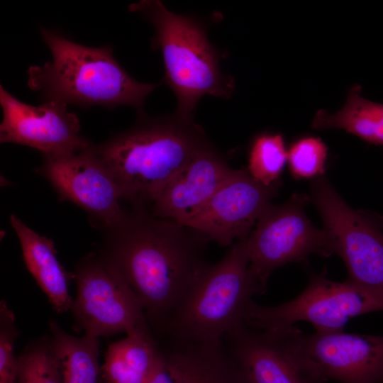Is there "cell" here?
<instances>
[{
    "mask_svg": "<svg viewBox=\"0 0 383 383\" xmlns=\"http://www.w3.org/2000/svg\"><path fill=\"white\" fill-rule=\"evenodd\" d=\"M209 241L197 229L132 206L105 231L97 252L135 293L157 337L209 264L205 258Z\"/></svg>",
    "mask_w": 383,
    "mask_h": 383,
    "instance_id": "obj_1",
    "label": "cell"
},
{
    "mask_svg": "<svg viewBox=\"0 0 383 383\" xmlns=\"http://www.w3.org/2000/svg\"><path fill=\"white\" fill-rule=\"evenodd\" d=\"M204 128L174 113H139L128 129L94 148L111 172L123 201L146 207L207 143Z\"/></svg>",
    "mask_w": 383,
    "mask_h": 383,
    "instance_id": "obj_2",
    "label": "cell"
},
{
    "mask_svg": "<svg viewBox=\"0 0 383 383\" xmlns=\"http://www.w3.org/2000/svg\"><path fill=\"white\" fill-rule=\"evenodd\" d=\"M52 58L28 70L29 88L43 101H55L84 108L131 106L143 113L147 96L161 84L133 79L115 59L110 45L89 47L60 31L40 27Z\"/></svg>",
    "mask_w": 383,
    "mask_h": 383,
    "instance_id": "obj_3",
    "label": "cell"
},
{
    "mask_svg": "<svg viewBox=\"0 0 383 383\" xmlns=\"http://www.w3.org/2000/svg\"><path fill=\"white\" fill-rule=\"evenodd\" d=\"M128 9L142 15L155 28L151 48L161 52L163 82L177 99L175 115L193 121V112L204 95L231 97L234 79L221 72L220 53L209 40L202 22L172 13L158 0H142Z\"/></svg>",
    "mask_w": 383,
    "mask_h": 383,
    "instance_id": "obj_4",
    "label": "cell"
},
{
    "mask_svg": "<svg viewBox=\"0 0 383 383\" xmlns=\"http://www.w3.org/2000/svg\"><path fill=\"white\" fill-rule=\"evenodd\" d=\"M248 236L209 264L168 318L157 340L219 341L243 325L252 297L263 294L249 269Z\"/></svg>",
    "mask_w": 383,
    "mask_h": 383,
    "instance_id": "obj_5",
    "label": "cell"
},
{
    "mask_svg": "<svg viewBox=\"0 0 383 383\" xmlns=\"http://www.w3.org/2000/svg\"><path fill=\"white\" fill-rule=\"evenodd\" d=\"M378 311H383V289L348 279L332 281L321 272L312 274L305 289L289 301L267 306L250 301L243 325L273 331L306 321L316 332L326 333L343 331L351 318Z\"/></svg>",
    "mask_w": 383,
    "mask_h": 383,
    "instance_id": "obj_6",
    "label": "cell"
},
{
    "mask_svg": "<svg viewBox=\"0 0 383 383\" xmlns=\"http://www.w3.org/2000/svg\"><path fill=\"white\" fill-rule=\"evenodd\" d=\"M269 331L311 383H383V335L306 333L294 326Z\"/></svg>",
    "mask_w": 383,
    "mask_h": 383,
    "instance_id": "obj_7",
    "label": "cell"
},
{
    "mask_svg": "<svg viewBox=\"0 0 383 383\" xmlns=\"http://www.w3.org/2000/svg\"><path fill=\"white\" fill-rule=\"evenodd\" d=\"M310 201L309 195L294 193L282 204H270L248 236L249 269L263 294L276 269L305 263L311 255L335 254L330 233L314 226L306 214Z\"/></svg>",
    "mask_w": 383,
    "mask_h": 383,
    "instance_id": "obj_8",
    "label": "cell"
},
{
    "mask_svg": "<svg viewBox=\"0 0 383 383\" xmlns=\"http://www.w3.org/2000/svg\"><path fill=\"white\" fill-rule=\"evenodd\" d=\"M73 274L77 292L70 310L77 331L99 338L150 329L135 293L98 252L84 256Z\"/></svg>",
    "mask_w": 383,
    "mask_h": 383,
    "instance_id": "obj_9",
    "label": "cell"
},
{
    "mask_svg": "<svg viewBox=\"0 0 383 383\" xmlns=\"http://www.w3.org/2000/svg\"><path fill=\"white\" fill-rule=\"evenodd\" d=\"M309 196L346 266L348 279L383 289V217L351 208L324 174L311 179Z\"/></svg>",
    "mask_w": 383,
    "mask_h": 383,
    "instance_id": "obj_10",
    "label": "cell"
},
{
    "mask_svg": "<svg viewBox=\"0 0 383 383\" xmlns=\"http://www.w3.org/2000/svg\"><path fill=\"white\" fill-rule=\"evenodd\" d=\"M43 156L36 172L50 183L61 200L84 210L94 225L104 231L120 220L124 211L121 192L93 143Z\"/></svg>",
    "mask_w": 383,
    "mask_h": 383,
    "instance_id": "obj_11",
    "label": "cell"
},
{
    "mask_svg": "<svg viewBox=\"0 0 383 383\" xmlns=\"http://www.w3.org/2000/svg\"><path fill=\"white\" fill-rule=\"evenodd\" d=\"M280 186L279 181L263 184L247 168L235 170L208 201L179 223L203 232L210 241L221 246L232 245L235 240L250 235L261 213L277 196Z\"/></svg>",
    "mask_w": 383,
    "mask_h": 383,
    "instance_id": "obj_12",
    "label": "cell"
},
{
    "mask_svg": "<svg viewBox=\"0 0 383 383\" xmlns=\"http://www.w3.org/2000/svg\"><path fill=\"white\" fill-rule=\"evenodd\" d=\"M0 104L3 113L1 143L28 146L43 155L72 151L92 143L80 134L79 120L65 104L49 101L32 106L1 85Z\"/></svg>",
    "mask_w": 383,
    "mask_h": 383,
    "instance_id": "obj_13",
    "label": "cell"
},
{
    "mask_svg": "<svg viewBox=\"0 0 383 383\" xmlns=\"http://www.w3.org/2000/svg\"><path fill=\"white\" fill-rule=\"evenodd\" d=\"M235 172L209 141L167 184L150 211L154 216L181 222L208 201Z\"/></svg>",
    "mask_w": 383,
    "mask_h": 383,
    "instance_id": "obj_14",
    "label": "cell"
},
{
    "mask_svg": "<svg viewBox=\"0 0 383 383\" xmlns=\"http://www.w3.org/2000/svg\"><path fill=\"white\" fill-rule=\"evenodd\" d=\"M222 341L243 383H311L271 331L241 325Z\"/></svg>",
    "mask_w": 383,
    "mask_h": 383,
    "instance_id": "obj_15",
    "label": "cell"
},
{
    "mask_svg": "<svg viewBox=\"0 0 383 383\" xmlns=\"http://www.w3.org/2000/svg\"><path fill=\"white\" fill-rule=\"evenodd\" d=\"M159 345L173 383H243L222 340L162 339Z\"/></svg>",
    "mask_w": 383,
    "mask_h": 383,
    "instance_id": "obj_16",
    "label": "cell"
},
{
    "mask_svg": "<svg viewBox=\"0 0 383 383\" xmlns=\"http://www.w3.org/2000/svg\"><path fill=\"white\" fill-rule=\"evenodd\" d=\"M21 247L26 266L58 313L71 309L73 300L69 293L70 278L57 258L54 242L39 235L14 214L9 217Z\"/></svg>",
    "mask_w": 383,
    "mask_h": 383,
    "instance_id": "obj_17",
    "label": "cell"
},
{
    "mask_svg": "<svg viewBox=\"0 0 383 383\" xmlns=\"http://www.w3.org/2000/svg\"><path fill=\"white\" fill-rule=\"evenodd\" d=\"M160 354L150 329L127 334L109 345L101 367L106 383H144Z\"/></svg>",
    "mask_w": 383,
    "mask_h": 383,
    "instance_id": "obj_18",
    "label": "cell"
},
{
    "mask_svg": "<svg viewBox=\"0 0 383 383\" xmlns=\"http://www.w3.org/2000/svg\"><path fill=\"white\" fill-rule=\"evenodd\" d=\"M361 90L358 84L352 87L344 106L334 113L318 110L312 128L343 129L369 143L383 147V104L362 96Z\"/></svg>",
    "mask_w": 383,
    "mask_h": 383,
    "instance_id": "obj_19",
    "label": "cell"
},
{
    "mask_svg": "<svg viewBox=\"0 0 383 383\" xmlns=\"http://www.w3.org/2000/svg\"><path fill=\"white\" fill-rule=\"evenodd\" d=\"M49 327L61 361L63 383H102L99 338L74 336L55 320H50Z\"/></svg>",
    "mask_w": 383,
    "mask_h": 383,
    "instance_id": "obj_20",
    "label": "cell"
},
{
    "mask_svg": "<svg viewBox=\"0 0 383 383\" xmlns=\"http://www.w3.org/2000/svg\"><path fill=\"white\" fill-rule=\"evenodd\" d=\"M18 362L16 383H63L61 361L51 335L27 344Z\"/></svg>",
    "mask_w": 383,
    "mask_h": 383,
    "instance_id": "obj_21",
    "label": "cell"
},
{
    "mask_svg": "<svg viewBox=\"0 0 383 383\" xmlns=\"http://www.w3.org/2000/svg\"><path fill=\"white\" fill-rule=\"evenodd\" d=\"M287 162V151L281 134L262 133L253 140L248 171L257 181L270 185L279 181Z\"/></svg>",
    "mask_w": 383,
    "mask_h": 383,
    "instance_id": "obj_22",
    "label": "cell"
},
{
    "mask_svg": "<svg viewBox=\"0 0 383 383\" xmlns=\"http://www.w3.org/2000/svg\"><path fill=\"white\" fill-rule=\"evenodd\" d=\"M328 148L316 137L301 138L289 147L287 162L296 179H313L324 174Z\"/></svg>",
    "mask_w": 383,
    "mask_h": 383,
    "instance_id": "obj_23",
    "label": "cell"
},
{
    "mask_svg": "<svg viewBox=\"0 0 383 383\" xmlns=\"http://www.w3.org/2000/svg\"><path fill=\"white\" fill-rule=\"evenodd\" d=\"M19 333L15 316L6 302L0 303V383H16L18 357L15 356V342Z\"/></svg>",
    "mask_w": 383,
    "mask_h": 383,
    "instance_id": "obj_24",
    "label": "cell"
},
{
    "mask_svg": "<svg viewBox=\"0 0 383 383\" xmlns=\"http://www.w3.org/2000/svg\"><path fill=\"white\" fill-rule=\"evenodd\" d=\"M144 383H173L161 350Z\"/></svg>",
    "mask_w": 383,
    "mask_h": 383,
    "instance_id": "obj_25",
    "label": "cell"
},
{
    "mask_svg": "<svg viewBox=\"0 0 383 383\" xmlns=\"http://www.w3.org/2000/svg\"><path fill=\"white\" fill-rule=\"evenodd\" d=\"M102 383H106V382L102 378Z\"/></svg>",
    "mask_w": 383,
    "mask_h": 383,
    "instance_id": "obj_26",
    "label": "cell"
}]
</instances>
